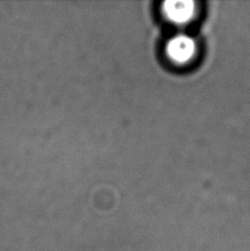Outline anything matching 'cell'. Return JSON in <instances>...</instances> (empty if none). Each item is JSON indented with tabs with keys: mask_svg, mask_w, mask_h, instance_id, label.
Segmentation results:
<instances>
[{
	"mask_svg": "<svg viewBox=\"0 0 250 251\" xmlns=\"http://www.w3.org/2000/svg\"><path fill=\"white\" fill-rule=\"evenodd\" d=\"M162 9L169 20L175 24H185L194 16L195 3L192 1L174 0V1L164 2Z\"/></svg>",
	"mask_w": 250,
	"mask_h": 251,
	"instance_id": "cell-2",
	"label": "cell"
},
{
	"mask_svg": "<svg viewBox=\"0 0 250 251\" xmlns=\"http://www.w3.org/2000/svg\"><path fill=\"white\" fill-rule=\"evenodd\" d=\"M196 44L194 40L185 34H178L167 44V54L177 64L189 62L195 54Z\"/></svg>",
	"mask_w": 250,
	"mask_h": 251,
	"instance_id": "cell-1",
	"label": "cell"
}]
</instances>
